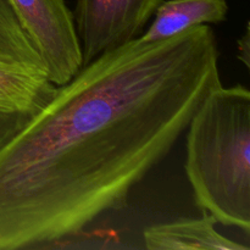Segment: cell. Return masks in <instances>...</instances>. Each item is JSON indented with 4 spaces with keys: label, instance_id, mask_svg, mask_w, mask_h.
<instances>
[{
    "label": "cell",
    "instance_id": "4",
    "mask_svg": "<svg viewBox=\"0 0 250 250\" xmlns=\"http://www.w3.org/2000/svg\"><path fill=\"white\" fill-rule=\"evenodd\" d=\"M41 54L49 78L63 84L83 66L72 11L65 0H7Z\"/></svg>",
    "mask_w": 250,
    "mask_h": 250
},
{
    "label": "cell",
    "instance_id": "9",
    "mask_svg": "<svg viewBox=\"0 0 250 250\" xmlns=\"http://www.w3.org/2000/svg\"><path fill=\"white\" fill-rule=\"evenodd\" d=\"M237 49H238V59L247 68L250 66V29L249 23H247L246 31L243 36L237 41Z\"/></svg>",
    "mask_w": 250,
    "mask_h": 250
},
{
    "label": "cell",
    "instance_id": "1",
    "mask_svg": "<svg viewBox=\"0 0 250 250\" xmlns=\"http://www.w3.org/2000/svg\"><path fill=\"white\" fill-rule=\"evenodd\" d=\"M207 24L85 63L0 144V250L54 243L126 208L221 84Z\"/></svg>",
    "mask_w": 250,
    "mask_h": 250
},
{
    "label": "cell",
    "instance_id": "7",
    "mask_svg": "<svg viewBox=\"0 0 250 250\" xmlns=\"http://www.w3.org/2000/svg\"><path fill=\"white\" fill-rule=\"evenodd\" d=\"M227 0H163L141 41L159 42L192 27L220 23L227 19Z\"/></svg>",
    "mask_w": 250,
    "mask_h": 250
},
{
    "label": "cell",
    "instance_id": "3",
    "mask_svg": "<svg viewBox=\"0 0 250 250\" xmlns=\"http://www.w3.org/2000/svg\"><path fill=\"white\" fill-rule=\"evenodd\" d=\"M56 89L7 0H0V112L33 116Z\"/></svg>",
    "mask_w": 250,
    "mask_h": 250
},
{
    "label": "cell",
    "instance_id": "2",
    "mask_svg": "<svg viewBox=\"0 0 250 250\" xmlns=\"http://www.w3.org/2000/svg\"><path fill=\"white\" fill-rule=\"evenodd\" d=\"M185 171L199 209L250 236V92L216 85L190 119Z\"/></svg>",
    "mask_w": 250,
    "mask_h": 250
},
{
    "label": "cell",
    "instance_id": "5",
    "mask_svg": "<svg viewBox=\"0 0 250 250\" xmlns=\"http://www.w3.org/2000/svg\"><path fill=\"white\" fill-rule=\"evenodd\" d=\"M163 0H77L73 21L83 65L141 37Z\"/></svg>",
    "mask_w": 250,
    "mask_h": 250
},
{
    "label": "cell",
    "instance_id": "6",
    "mask_svg": "<svg viewBox=\"0 0 250 250\" xmlns=\"http://www.w3.org/2000/svg\"><path fill=\"white\" fill-rule=\"evenodd\" d=\"M200 219H182L167 224L153 225L143 232L144 246L149 250H249L222 236L217 221L208 212Z\"/></svg>",
    "mask_w": 250,
    "mask_h": 250
},
{
    "label": "cell",
    "instance_id": "8",
    "mask_svg": "<svg viewBox=\"0 0 250 250\" xmlns=\"http://www.w3.org/2000/svg\"><path fill=\"white\" fill-rule=\"evenodd\" d=\"M28 119V116L23 115L0 112V144L14 134Z\"/></svg>",
    "mask_w": 250,
    "mask_h": 250
}]
</instances>
